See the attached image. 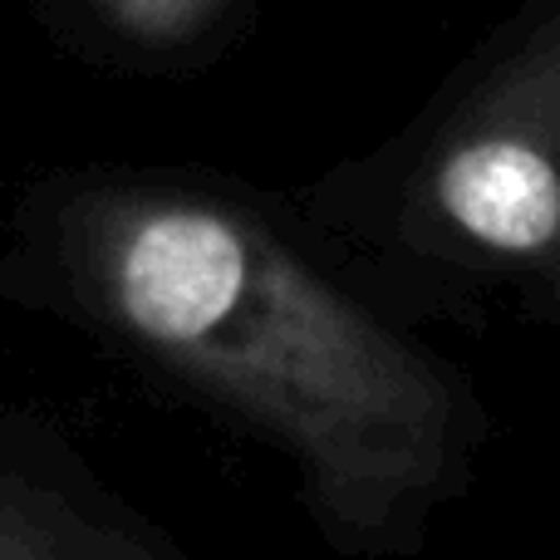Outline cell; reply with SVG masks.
<instances>
[{"label":"cell","instance_id":"6da1fadb","mask_svg":"<svg viewBox=\"0 0 560 560\" xmlns=\"http://www.w3.org/2000/svg\"><path fill=\"white\" fill-rule=\"evenodd\" d=\"M89 276L133 345L261 423L359 536L394 532L453 472L443 374L261 222L192 197H118Z\"/></svg>","mask_w":560,"mask_h":560},{"label":"cell","instance_id":"7a4b0ae2","mask_svg":"<svg viewBox=\"0 0 560 560\" xmlns=\"http://www.w3.org/2000/svg\"><path fill=\"white\" fill-rule=\"evenodd\" d=\"M443 232L492 261H560V10L453 118L428 167Z\"/></svg>","mask_w":560,"mask_h":560},{"label":"cell","instance_id":"3957f363","mask_svg":"<svg viewBox=\"0 0 560 560\" xmlns=\"http://www.w3.org/2000/svg\"><path fill=\"white\" fill-rule=\"evenodd\" d=\"M0 560H143L55 492L0 482Z\"/></svg>","mask_w":560,"mask_h":560},{"label":"cell","instance_id":"277c9868","mask_svg":"<svg viewBox=\"0 0 560 560\" xmlns=\"http://www.w3.org/2000/svg\"><path fill=\"white\" fill-rule=\"evenodd\" d=\"M94 5L138 45H183L212 25L226 0H94Z\"/></svg>","mask_w":560,"mask_h":560}]
</instances>
